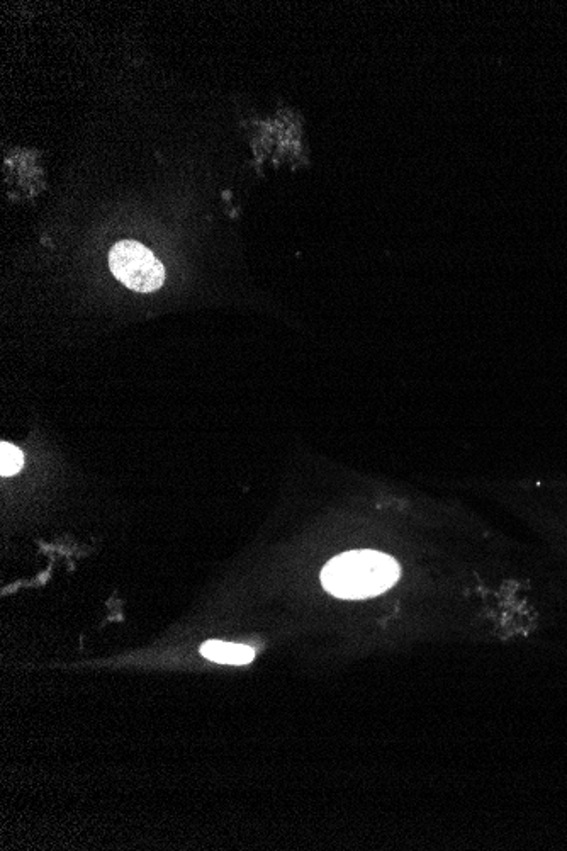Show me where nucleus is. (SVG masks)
I'll use <instances>...</instances> for the list:
<instances>
[{
    "instance_id": "obj_3",
    "label": "nucleus",
    "mask_w": 567,
    "mask_h": 851,
    "mask_svg": "<svg viewBox=\"0 0 567 851\" xmlns=\"http://www.w3.org/2000/svg\"><path fill=\"white\" fill-rule=\"evenodd\" d=\"M201 654L204 658L221 665H248L255 658V651L245 644L221 643V641L204 643L201 646Z\"/></svg>"
},
{
    "instance_id": "obj_1",
    "label": "nucleus",
    "mask_w": 567,
    "mask_h": 851,
    "mask_svg": "<svg viewBox=\"0 0 567 851\" xmlns=\"http://www.w3.org/2000/svg\"><path fill=\"white\" fill-rule=\"evenodd\" d=\"M399 566L388 554L350 551L326 564L321 573L323 587L338 598L362 600L376 597L393 587Z\"/></svg>"
},
{
    "instance_id": "obj_2",
    "label": "nucleus",
    "mask_w": 567,
    "mask_h": 851,
    "mask_svg": "<svg viewBox=\"0 0 567 851\" xmlns=\"http://www.w3.org/2000/svg\"><path fill=\"white\" fill-rule=\"evenodd\" d=\"M109 267L114 277L136 293H153L165 282V269L145 245L123 240L109 254Z\"/></svg>"
},
{
    "instance_id": "obj_4",
    "label": "nucleus",
    "mask_w": 567,
    "mask_h": 851,
    "mask_svg": "<svg viewBox=\"0 0 567 851\" xmlns=\"http://www.w3.org/2000/svg\"><path fill=\"white\" fill-rule=\"evenodd\" d=\"M24 466V454L21 449L12 446L9 442L0 444V474L4 478L19 473Z\"/></svg>"
}]
</instances>
